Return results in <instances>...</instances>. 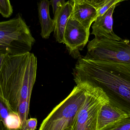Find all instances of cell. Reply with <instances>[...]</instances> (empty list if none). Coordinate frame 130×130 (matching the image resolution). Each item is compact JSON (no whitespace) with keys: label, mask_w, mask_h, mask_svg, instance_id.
<instances>
[{"label":"cell","mask_w":130,"mask_h":130,"mask_svg":"<svg viewBox=\"0 0 130 130\" xmlns=\"http://www.w3.org/2000/svg\"><path fill=\"white\" fill-rule=\"evenodd\" d=\"M86 58L94 60L130 64V41L94 38L88 44Z\"/></svg>","instance_id":"obj_6"},{"label":"cell","mask_w":130,"mask_h":130,"mask_svg":"<svg viewBox=\"0 0 130 130\" xmlns=\"http://www.w3.org/2000/svg\"><path fill=\"white\" fill-rule=\"evenodd\" d=\"M71 127H69L68 128V129H66L65 130H71Z\"/></svg>","instance_id":"obj_23"},{"label":"cell","mask_w":130,"mask_h":130,"mask_svg":"<svg viewBox=\"0 0 130 130\" xmlns=\"http://www.w3.org/2000/svg\"><path fill=\"white\" fill-rule=\"evenodd\" d=\"M2 130H9L8 129H6V128H5V127H4V128H2ZM18 130H20V129Z\"/></svg>","instance_id":"obj_22"},{"label":"cell","mask_w":130,"mask_h":130,"mask_svg":"<svg viewBox=\"0 0 130 130\" xmlns=\"http://www.w3.org/2000/svg\"><path fill=\"white\" fill-rule=\"evenodd\" d=\"M71 4H86L97 10L103 7L110 0H69Z\"/></svg>","instance_id":"obj_16"},{"label":"cell","mask_w":130,"mask_h":130,"mask_svg":"<svg viewBox=\"0 0 130 130\" xmlns=\"http://www.w3.org/2000/svg\"><path fill=\"white\" fill-rule=\"evenodd\" d=\"M66 0H50V4L52 7L54 16L55 15L60 8L65 3Z\"/></svg>","instance_id":"obj_21"},{"label":"cell","mask_w":130,"mask_h":130,"mask_svg":"<svg viewBox=\"0 0 130 130\" xmlns=\"http://www.w3.org/2000/svg\"><path fill=\"white\" fill-rule=\"evenodd\" d=\"M116 5H114L103 15L98 16L92 26L91 34L95 38H105L108 39L121 40V37L116 35L113 29V14Z\"/></svg>","instance_id":"obj_8"},{"label":"cell","mask_w":130,"mask_h":130,"mask_svg":"<svg viewBox=\"0 0 130 130\" xmlns=\"http://www.w3.org/2000/svg\"><path fill=\"white\" fill-rule=\"evenodd\" d=\"M100 130H130V118L118 120Z\"/></svg>","instance_id":"obj_14"},{"label":"cell","mask_w":130,"mask_h":130,"mask_svg":"<svg viewBox=\"0 0 130 130\" xmlns=\"http://www.w3.org/2000/svg\"><path fill=\"white\" fill-rule=\"evenodd\" d=\"M3 126L9 130L20 129L22 126V122L18 113L15 112L10 113L5 120Z\"/></svg>","instance_id":"obj_13"},{"label":"cell","mask_w":130,"mask_h":130,"mask_svg":"<svg viewBox=\"0 0 130 130\" xmlns=\"http://www.w3.org/2000/svg\"><path fill=\"white\" fill-rule=\"evenodd\" d=\"M129 1V0H121V2L122 1Z\"/></svg>","instance_id":"obj_24"},{"label":"cell","mask_w":130,"mask_h":130,"mask_svg":"<svg viewBox=\"0 0 130 130\" xmlns=\"http://www.w3.org/2000/svg\"><path fill=\"white\" fill-rule=\"evenodd\" d=\"M30 100L22 102L19 105L18 113L22 122V126L24 125L28 120Z\"/></svg>","instance_id":"obj_15"},{"label":"cell","mask_w":130,"mask_h":130,"mask_svg":"<svg viewBox=\"0 0 130 130\" xmlns=\"http://www.w3.org/2000/svg\"><path fill=\"white\" fill-rule=\"evenodd\" d=\"M0 109L1 121L3 124L9 114L13 111L11 110L7 103L1 98H0Z\"/></svg>","instance_id":"obj_18"},{"label":"cell","mask_w":130,"mask_h":130,"mask_svg":"<svg viewBox=\"0 0 130 130\" xmlns=\"http://www.w3.org/2000/svg\"><path fill=\"white\" fill-rule=\"evenodd\" d=\"M0 98L18 113L22 102L30 100L36 82L37 59L30 52L6 55L0 61Z\"/></svg>","instance_id":"obj_2"},{"label":"cell","mask_w":130,"mask_h":130,"mask_svg":"<svg viewBox=\"0 0 130 130\" xmlns=\"http://www.w3.org/2000/svg\"><path fill=\"white\" fill-rule=\"evenodd\" d=\"M121 2V0H110L103 7L97 10L98 17L103 15L114 5Z\"/></svg>","instance_id":"obj_19"},{"label":"cell","mask_w":130,"mask_h":130,"mask_svg":"<svg viewBox=\"0 0 130 130\" xmlns=\"http://www.w3.org/2000/svg\"><path fill=\"white\" fill-rule=\"evenodd\" d=\"M129 117L128 115L117 108L105 103L101 108L98 118V129L100 130L108 124L122 118Z\"/></svg>","instance_id":"obj_11"},{"label":"cell","mask_w":130,"mask_h":130,"mask_svg":"<svg viewBox=\"0 0 130 130\" xmlns=\"http://www.w3.org/2000/svg\"><path fill=\"white\" fill-rule=\"evenodd\" d=\"M85 85L88 88L86 99L75 117L71 130H98L99 112L102 106L109 102L100 88Z\"/></svg>","instance_id":"obj_5"},{"label":"cell","mask_w":130,"mask_h":130,"mask_svg":"<svg viewBox=\"0 0 130 130\" xmlns=\"http://www.w3.org/2000/svg\"><path fill=\"white\" fill-rule=\"evenodd\" d=\"M73 10L70 18L76 20L89 30L98 17L97 10L86 4H72Z\"/></svg>","instance_id":"obj_9"},{"label":"cell","mask_w":130,"mask_h":130,"mask_svg":"<svg viewBox=\"0 0 130 130\" xmlns=\"http://www.w3.org/2000/svg\"><path fill=\"white\" fill-rule=\"evenodd\" d=\"M76 85L100 88L109 103L130 118V64L81 56L73 69Z\"/></svg>","instance_id":"obj_1"},{"label":"cell","mask_w":130,"mask_h":130,"mask_svg":"<svg viewBox=\"0 0 130 130\" xmlns=\"http://www.w3.org/2000/svg\"><path fill=\"white\" fill-rule=\"evenodd\" d=\"M73 10V5L69 1L65 2L57 13L54 16V36L56 41L64 43V35L68 21Z\"/></svg>","instance_id":"obj_10"},{"label":"cell","mask_w":130,"mask_h":130,"mask_svg":"<svg viewBox=\"0 0 130 130\" xmlns=\"http://www.w3.org/2000/svg\"><path fill=\"white\" fill-rule=\"evenodd\" d=\"M37 124V120L36 118L28 119L26 124L21 126L20 130H36Z\"/></svg>","instance_id":"obj_20"},{"label":"cell","mask_w":130,"mask_h":130,"mask_svg":"<svg viewBox=\"0 0 130 130\" xmlns=\"http://www.w3.org/2000/svg\"><path fill=\"white\" fill-rule=\"evenodd\" d=\"M50 2L48 0H41L38 4V14L41 28L40 35L43 39L49 38L55 29L54 20L50 15Z\"/></svg>","instance_id":"obj_12"},{"label":"cell","mask_w":130,"mask_h":130,"mask_svg":"<svg viewBox=\"0 0 130 130\" xmlns=\"http://www.w3.org/2000/svg\"><path fill=\"white\" fill-rule=\"evenodd\" d=\"M89 35L90 30L76 20L70 17L64 33V43L73 58L78 59L81 56L80 52L87 44Z\"/></svg>","instance_id":"obj_7"},{"label":"cell","mask_w":130,"mask_h":130,"mask_svg":"<svg viewBox=\"0 0 130 130\" xmlns=\"http://www.w3.org/2000/svg\"><path fill=\"white\" fill-rule=\"evenodd\" d=\"M13 12L10 0H0V13L2 17L8 18L12 15Z\"/></svg>","instance_id":"obj_17"},{"label":"cell","mask_w":130,"mask_h":130,"mask_svg":"<svg viewBox=\"0 0 130 130\" xmlns=\"http://www.w3.org/2000/svg\"><path fill=\"white\" fill-rule=\"evenodd\" d=\"M87 89L76 85L68 96L56 106L43 121L39 130H65L71 127L84 103Z\"/></svg>","instance_id":"obj_4"},{"label":"cell","mask_w":130,"mask_h":130,"mask_svg":"<svg viewBox=\"0 0 130 130\" xmlns=\"http://www.w3.org/2000/svg\"><path fill=\"white\" fill-rule=\"evenodd\" d=\"M35 42L20 14L0 23V53L14 55L30 52Z\"/></svg>","instance_id":"obj_3"}]
</instances>
